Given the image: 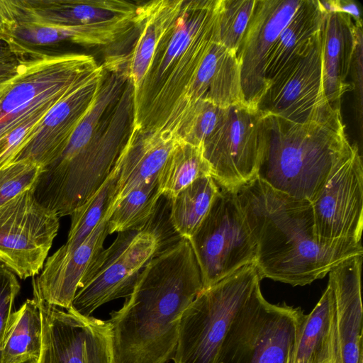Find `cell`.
Returning a JSON list of instances; mask_svg holds the SVG:
<instances>
[{
    "instance_id": "1",
    "label": "cell",
    "mask_w": 363,
    "mask_h": 363,
    "mask_svg": "<svg viewBox=\"0 0 363 363\" xmlns=\"http://www.w3.org/2000/svg\"><path fill=\"white\" fill-rule=\"evenodd\" d=\"M202 289L187 238L159 251L123 306L110 314L111 363H167L176 349L182 315Z\"/></svg>"
},
{
    "instance_id": "2",
    "label": "cell",
    "mask_w": 363,
    "mask_h": 363,
    "mask_svg": "<svg viewBox=\"0 0 363 363\" xmlns=\"http://www.w3.org/2000/svg\"><path fill=\"white\" fill-rule=\"evenodd\" d=\"M236 194L255 242L254 264L261 279L305 286L363 255L362 244L320 241L308 201L275 190L257 177Z\"/></svg>"
},
{
    "instance_id": "3",
    "label": "cell",
    "mask_w": 363,
    "mask_h": 363,
    "mask_svg": "<svg viewBox=\"0 0 363 363\" xmlns=\"http://www.w3.org/2000/svg\"><path fill=\"white\" fill-rule=\"evenodd\" d=\"M220 2L182 0L133 96L135 128L177 135L190 84L212 43L218 40Z\"/></svg>"
},
{
    "instance_id": "4",
    "label": "cell",
    "mask_w": 363,
    "mask_h": 363,
    "mask_svg": "<svg viewBox=\"0 0 363 363\" xmlns=\"http://www.w3.org/2000/svg\"><path fill=\"white\" fill-rule=\"evenodd\" d=\"M262 114L257 177L275 190L313 202L333 169L353 149L340 108L303 123Z\"/></svg>"
},
{
    "instance_id": "5",
    "label": "cell",
    "mask_w": 363,
    "mask_h": 363,
    "mask_svg": "<svg viewBox=\"0 0 363 363\" xmlns=\"http://www.w3.org/2000/svg\"><path fill=\"white\" fill-rule=\"evenodd\" d=\"M130 80L87 145L72 158L47 167L34 189L36 199L59 217L70 216L98 191L113 169L134 127Z\"/></svg>"
},
{
    "instance_id": "6",
    "label": "cell",
    "mask_w": 363,
    "mask_h": 363,
    "mask_svg": "<svg viewBox=\"0 0 363 363\" xmlns=\"http://www.w3.org/2000/svg\"><path fill=\"white\" fill-rule=\"evenodd\" d=\"M260 281L250 264L202 289L182 315L173 363H218L233 320Z\"/></svg>"
},
{
    "instance_id": "7",
    "label": "cell",
    "mask_w": 363,
    "mask_h": 363,
    "mask_svg": "<svg viewBox=\"0 0 363 363\" xmlns=\"http://www.w3.org/2000/svg\"><path fill=\"white\" fill-rule=\"evenodd\" d=\"M304 315L300 307L268 302L258 286L233 320L218 363H289Z\"/></svg>"
},
{
    "instance_id": "8",
    "label": "cell",
    "mask_w": 363,
    "mask_h": 363,
    "mask_svg": "<svg viewBox=\"0 0 363 363\" xmlns=\"http://www.w3.org/2000/svg\"><path fill=\"white\" fill-rule=\"evenodd\" d=\"M188 240L200 269L203 289L255 259V242L236 192L220 189Z\"/></svg>"
},
{
    "instance_id": "9",
    "label": "cell",
    "mask_w": 363,
    "mask_h": 363,
    "mask_svg": "<svg viewBox=\"0 0 363 363\" xmlns=\"http://www.w3.org/2000/svg\"><path fill=\"white\" fill-rule=\"evenodd\" d=\"M160 250V240L150 230L118 233L94 263L69 309L89 317L102 305L128 297L140 273Z\"/></svg>"
},
{
    "instance_id": "10",
    "label": "cell",
    "mask_w": 363,
    "mask_h": 363,
    "mask_svg": "<svg viewBox=\"0 0 363 363\" xmlns=\"http://www.w3.org/2000/svg\"><path fill=\"white\" fill-rule=\"evenodd\" d=\"M59 218L36 199L34 189L0 206V264L22 279L38 275L57 234Z\"/></svg>"
},
{
    "instance_id": "11",
    "label": "cell",
    "mask_w": 363,
    "mask_h": 363,
    "mask_svg": "<svg viewBox=\"0 0 363 363\" xmlns=\"http://www.w3.org/2000/svg\"><path fill=\"white\" fill-rule=\"evenodd\" d=\"M262 113L245 104L228 107L224 120L203 143L211 176L237 192L257 177L262 150Z\"/></svg>"
},
{
    "instance_id": "12",
    "label": "cell",
    "mask_w": 363,
    "mask_h": 363,
    "mask_svg": "<svg viewBox=\"0 0 363 363\" xmlns=\"http://www.w3.org/2000/svg\"><path fill=\"white\" fill-rule=\"evenodd\" d=\"M123 32L118 21L79 26L50 25L38 19L23 0H0V41L20 55L58 54L57 48L65 43L112 45Z\"/></svg>"
},
{
    "instance_id": "13",
    "label": "cell",
    "mask_w": 363,
    "mask_h": 363,
    "mask_svg": "<svg viewBox=\"0 0 363 363\" xmlns=\"http://www.w3.org/2000/svg\"><path fill=\"white\" fill-rule=\"evenodd\" d=\"M315 233L328 244H362L363 166L358 146L333 169L311 202Z\"/></svg>"
},
{
    "instance_id": "14",
    "label": "cell",
    "mask_w": 363,
    "mask_h": 363,
    "mask_svg": "<svg viewBox=\"0 0 363 363\" xmlns=\"http://www.w3.org/2000/svg\"><path fill=\"white\" fill-rule=\"evenodd\" d=\"M42 318V348L37 363H111L108 320L80 315L33 295Z\"/></svg>"
},
{
    "instance_id": "15",
    "label": "cell",
    "mask_w": 363,
    "mask_h": 363,
    "mask_svg": "<svg viewBox=\"0 0 363 363\" xmlns=\"http://www.w3.org/2000/svg\"><path fill=\"white\" fill-rule=\"evenodd\" d=\"M257 108L299 123L335 109L324 92L321 33L303 55L269 83Z\"/></svg>"
},
{
    "instance_id": "16",
    "label": "cell",
    "mask_w": 363,
    "mask_h": 363,
    "mask_svg": "<svg viewBox=\"0 0 363 363\" xmlns=\"http://www.w3.org/2000/svg\"><path fill=\"white\" fill-rule=\"evenodd\" d=\"M302 0H257L236 52L245 103L257 108L267 87L265 68L270 51Z\"/></svg>"
},
{
    "instance_id": "17",
    "label": "cell",
    "mask_w": 363,
    "mask_h": 363,
    "mask_svg": "<svg viewBox=\"0 0 363 363\" xmlns=\"http://www.w3.org/2000/svg\"><path fill=\"white\" fill-rule=\"evenodd\" d=\"M112 213L108 208L94 230L77 247L65 250L60 247L46 259L40 274L33 277V295L53 306L70 308L76 292L104 250L108 235V220Z\"/></svg>"
},
{
    "instance_id": "18",
    "label": "cell",
    "mask_w": 363,
    "mask_h": 363,
    "mask_svg": "<svg viewBox=\"0 0 363 363\" xmlns=\"http://www.w3.org/2000/svg\"><path fill=\"white\" fill-rule=\"evenodd\" d=\"M101 72L102 67L49 110L38 131L18 160L30 159L45 169L60 156L95 99Z\"/></svg>"
},
{
    "instance_id": "19",
    "label": "cell",
    "mask_w": 363,
    "mask_h": 363,
    "mask_svg": "<svg viewBox=\"0 0 363 363\" xmlns=\"http://www.w3.org/2000/svg\"><path fill=\"white\" fill-rule=\"evenodd\" d=\"M362 264V255H356L328 273L334 296L339 363H363Z\"/></svg>"
},
{
    "instance_id": "20",
    "label": "cell",
    "mask_w": 363,
    "mask_h": 363,
    "mask_svg": "<svg viewBox=\"0 0 363 363\" xmlns=\"http://www.w3.org/2000/svg\"><path fill=\"white\" fill-rule=\"evenodd\" d=\"M179 140L170 131H147L133 127L117 160L118 173L111 207L113 211L133 189L157 179Z\"/></svg>"
},
{
    "instance_id": "21",
    "label": "cell",
    "mask_w": 363,
    "mask_h": 363,
    "mask_svg": "<svg viewBox=\"0 0 363 363\" xmlns=\"http://www.w3.org/2000/svg\"><path fill=\"white\" fill-rule=\"evenodd\" d=\"M199 100L208 101L223 108L247 104L242 94L236 53L218 40L212 43L190 84L179 128L192 105Z\"/></svg>"
},
{
    "instance_id": "22",
    "label": "cell",
    "mask_w": 363,
    "mask_h": 363,
    "mask_svg": "<svg viewBox=\"0 0 363 363\" xmlns=\"http://www.w3.org/2000/svg\"><path fill=\"white\" fill-rule=\"evenodd\" d=\"M352 18L338 12H325L321 30L323 82L325 97L333 108H340L343 94L352 90L347 79L354 48Z\"/></svg>"
},
{
    "instance_id": "23",
    "label": "cell",
    "mask_w": 363,
    "mask_h": 363,
    "mask_svg": "<svg viewBox=\"0 0 363 363\" xmlns=\"http://www.w3.org/2000/svg\"><path fill=\"white\" fill-rule=\"evenodd\" d=\"M40 21L57 26H79L133 19L140 4L124 0H23Z\"/></svg>"
},
{
    "instance_id": "24",
    "label": "cell",
    "mask_w": 363,
    "mask_h": 363,
    "mask_svg": "<svg viewBox=\"0 0 363 363\" xmlns=\"http://www.w3.org/2000/svg\"><path fill=\"white\" fill-rule=\"evenodd\" d=\"M289 363H339L333 291L330 284L304 315Z\"/></svg>"
},
{
    "instance_id": "25",
    "label": "cell",
    "mask_w": 363,
    "mask_h": 363,
    "mask_svg": "<svg viewBox=\"0 0 363 363\" xmlns=\"http://www.w3.org/2000/svg\"><path fill=\"white\" fill-rule=\"evenodd\" d=\"M325 15L320 1L302 0L268 56L265 68L267 86L287 65L309 48L321 33Z\"/></svg>"
},
{
    "instance_id": "26",
    "label": "cell",
    "mask_w": 363,
    "mask_h": 363,
    "mask_svg": "<svg viewBox=\"0 0 363 363\" xmlns=\"http://www.w3.org/2000/svg\"><path fill=\"white\" fill-rule=\"evenodd\" d=\"M182 3V0H155L140 4L137 35L128 52L133 94L139 89L160 38L179 11Z\"/></svg>"
},
{
    "instance_id": "27",
    "label": "cell",
    "mask_w": 363,
    "mask_h": 363,
    "mask_svg": "<svg viewBox=\"0 0 363 363\" xmlns=\"http://www.w3.org/2000/svg\"><path fill=\"white\" fill-rule=\"evenodd\" d=\"M42 348V318L35 298L13 311L8 326L1 363H37Z\"/></svg>"
},
{
    "instance_id": "28",
    "label": "cell",
    "mask_w": 363,
    "mask_h": 363,
    "mask_svg": "<svg viewBox=\"0 0 363 363\" xmlns=\"http://www.w3.org/2000/svg\"><path fill=\"white\" fill-rule=\"evenodd\" d=\"M211 176L199 178L170 199L169 218L177 233L189 239L208 214L220 191Z\"/></svg>"
},
{
    "instance_id": "29",
    "label": "cell",
    "mask_w": 363,
    "mask_h": 363,
    "mask_svg": "<svg viewBox=\"0 0 363 363\" xmlns=\"http://www.w3.org/2000/svg\"><path fill=\"white\" fill-rule=\"evenodd\" d=\"M208 175L211 170L203 145L180 140L159 173V189L162 196L172 199L199 178Z\"/></svg>"
},
{
    "instance_id": "30",
    "label": "cell",
    "mask_w": 363,
    "mask_h": 363,
    "mask_svg": "<svg viewBox=\"0 0 363 363\" xmlns=\"http://www.w3.org/2000/svg\"><path fill=\"white\" fill-rule=\"evenodd\" d=\"M161 196L157 179L133 189L108 218V234L129 230H142L153 214Z\"/></svg>"
},
{
    "instance_id": "31",
    "label": "cell",
    "mask_w": 363,
    "mask_h": 363,
    "mask_svg": "<svg viewBox=\"0 0 363 363\" xmlns=\"http://www.w3.org/2000/svg\"><path fill=\"white\" fill-rule=\"evenodd\" d=\"M118 165L116 162L111 172L98 191L71 216V226L67 242L61 246L72 250L80 245L94 230L112 205Z\"/></svg>"
},
{
    "instance_id": "32",
    "label": "cell",
    "mask_w": 363,
    "mask_h": 363,
    "mask_svg": "<svg viewBox=\"0 0 363 363\" xmlns=\"http://www.w3.org/2000/svg\"><path fill=\"white\" fill-rule=\"evenodd\" d=\"M227 110L228 107L223 108L208 101H196L177 133L178 138L190 144L203 146L224 120Z\"/></svg>"
},
{
    "instance_id": "33",
    "label": "cell",
    "mask_w": 363,
    "mask_h": 363,
    "mask_svg": "<svg viewBox=\"0 0 363 363\" xmlns=\"http://www.w3.org/2000/svg\"><path fill=\"white\" fill-rule=\"evenodd\" d=\"M257 0H221L218 40L236 53Z\"/></svg>"
},
{
    "instance_id": "34",
    "label": "cell",
    "mask_w": 363,
    "mask_h": 363,
    "mask_svg": "<svg viewBox=\"0 0 363 363\" xmlns=\"http://www.w3.org/2000/svg\"><path fill=\"white\" fill-rule=\"evenodd\" d=\"M44 168L30 159H20L0 171V206L30 189H35Z\"/></svg>"
},
{
    "instance_id": "35",
    "label": "cell",
    "mask_w": 363,
    "mask_h": 363,
    "mask_svg": "<svg viewBox=\"0 0 363 363\" xmlns=\"http://www.w3.org/2000/svg\"><path fill=\"white\" fill-rule=\"evenodd\" d=\"M20 284L16 275L0 264V363L4 338L13 311Z\"/></svg>"
},
{
    "instance_id": "36",
    "label": "cell",
    "mask_w": 363,
    "mask_h": 363,
    "mask_svg": "<svg viewBox=\"0 0 363 363\" xmlns=\"http://www.w3.org/2000/svg\"><path fill=\"white\" fill-rule=\"evenodd\" d=\"M354 24V48L351 63L350 72L352 77V91H354L356 110L357 118L359 123L360 130H362V96H363V32L362 22Z\"/></svg>"
},
{
    "instance_id": "37",
    "label": "cell",
    "mask_w": 363,
    "mask_h": 363,
    "mask_svg": "<svg viewBox=\"0 0 363 363\" xmlns=\"http://www.w3.org/2000/svg\"><path fill=\"white\" fill-rule=\"evenodd\" d=\"M26 57L16 54L0 41V91L17 75Z\"/></svg>"
},
{
    "instance_id": "38",
    "label": "cell",
    "mask_w": 363,
    "mask_h": 363,
    "mask_svg": "<svg viewBox=\"0 0 363 363\" xmlns=\"http://www.w3.org/2000/svg\"><path fill=\"white\" fill-rule=\"evenodd\" d=\"M325 12H338L349 15L353 22H362L358 6L352 1L330 0L320 1Z\"/></svg>"
}]
</instances>
